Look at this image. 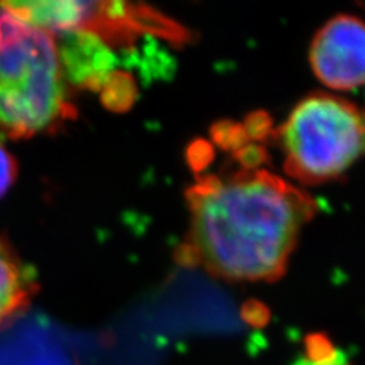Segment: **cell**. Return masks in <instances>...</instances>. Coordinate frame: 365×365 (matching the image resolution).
I'll list each match as a JSON object with an SVG mask.
<instances>
[{
	"label": "cell",
	"instance_id": "cell-4",
	"mask_svg": "<svg viewBox=\"0 0 365 365\" xmlns=\"http://www.w3.org/2000/svg\"><path fill=\"white\" fill-rule=\"evenodd\" d=\"M21 16L53 37L83 32L108 43H128L140 34H155L170 41H185V29L146 6L125 2H25Z\"/></svg>",
	"mask_w": 365,
	"mask_h": 365
},
{
	"label": "cell",
	"instance_id": "cell-8",
	"mask_svg": "<svg viewBox=\"0 0 365 365\" xmlns=\"http://www.w3.org/2000/svg\"><path fill=\"white\" fill-rule=\"evenodd\" d=\"M28 23L21 21L16 16H13L4 6H0V48L13 41L17 36L25 31Z\"/></svg>",
	"mask_w": 365,
	"mask_h": 365
},
{
	"label": "cell",
	"instance_id": "cell-7",
	"mask_svg": "<svg viewBox=\"0 0 365 365\" xmlns=\"http://www.w3.org/2000/svg\"><path fill=\"white\" fill-rule=\"evenodd\" d=\"M306 353L295 365H350L322 335H312L306 341Z\"/></svg>",
	"mask_w": 365,
	"mask_h": 365
},
{
	"label": "cell",
	"instance_id": "cell-9",
	"mask_svg": "<svg viewBox=\"0 0 365 365\" xmlns=\"http://www.w3.org/2000/svg\"><path fill=\"white\" fill-rule=\"evenodd\" d=\"M17 177V163L14 157L11 155L4 145L0 143V197H4L5 193L13 186Z\"/></svg>",
	"mask_w": 365,
	"mask_h": 365
},
{
	"label": "cell",
	"instance_id": "cell-3",
	"mask_svg": "<svg viewBox=\"0 0 365 365\" xmlns=\"http://www.w3.org/2000/svg\"><path fill=\"white\" fill-rule=\"evenodd\" d=\"M279 134L284 169L303 185L338 178L356 162L364 148L358 107L327 93L304 98Z\"/></svg>",
	"mask_w": 365,
	"mask_h": 365
},
{
	"label": "cell",
	"instance_id": "cell-2",
	"mask_svg": "<svg viewBox=\"0 0 365 365\" xmlns=\"http://www.w3.org/2000/svg\"><path fill=\"white\" fill-rule=\"evenodd\" d=\"M73 118L56 38L28 25L0 48V133L28 139Z\"/></svg>",
	"mask_w": 365,
	"mask_h": 365
},
{
	"label": "cell",
	"instance_id": "cell-5",
	"mask_svg": "<svg viewBox=\"0 0 365 365\" xmlns=\"http://www.w3.org/2000/svg\"><path fill=\"white\" fill-rule=\"evenodd\" d=\"M309 60L314 73L327 87L344 91L361 87L365 67L362 21L349 14L329 20L317 32Z\"/></svg>",
	"mask_w": 365,
	"mask_h": 365
},
{
	"label": "cell",
	"instance_id": "cell-1",
	"mask_svg": "<svg viewBox=\"0 0 365 365\" xmlns=\"http://www.w3.org/2000/svg\"><path fill=\"white\" fill-rule=\"evenodd\" d=\"M190 227L182 264L230 282H272L287 271L318 205L265 169L205 175L187 189Z\"/></svg>",
	"mask_w": 365,
	"mask_h": 365
},
{
	"label": "cell",
	"instance_id": "cell-6",
	"mask_svg": "<svg viewBox=\"0 0 365 365\" xmlns=\"http://www.w3.org/2000/svg\"><path fill=\"white\" fill-rule=\"evenodd\" d=\"M36 291L34 272L20 260L6 237L0 235V326L25 311Z\"/></svg>",
	"mask_w": 365,
	"mask_h": 365
}]
</instances>
